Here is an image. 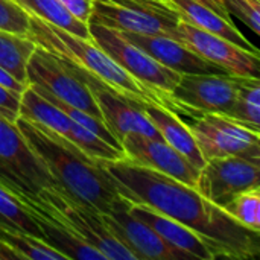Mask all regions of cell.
<instances>
[{
    "label": "cell",
    "mask_w": 260,
    "mask_h": 260,
    "mask_svg": "<svg viewBox=\"0 0 260 260\" xmlns=\"http://www.w3.org/2000/svg\"><path fill=\"white\" fill-rule=\"evenodd\" d=\"M168 3L177 11L181 20L193 24L195 27H200L206 32H210L213 35L222 37L244 49L259 52L257 47H254L244 34L235 26V23L229 18H224L213 9L195 2V0H168Z\"/></svg>",
    "instance_id": "cell-19"
},
{
    "label": "cell",
    "mask_w": 260,
    "mask_h": 260,
    "mask_svg": "<svg viewBox=\"0 0 260 260\" xmlns=\"http://www.w3.org/2000/svg\"><path fill=\"white\" fill-rule=\"evenodd\" d=\"M20 98V94L0 85V114L11 122H15V119L18 117Z\"/></svg>",
    "instance_id": "cell-30"
},
{
    "label": "cell",
    "mask_w": 260,
    "mask_h": 260,
    "mask_svg": "<svg viewBox=\"0 0 260 260\" xmlns=\"http://www.w3.org/2000/svg\"><path fill=\"white\" fill-rule=\"evenodd\" d=\"M37 44L27 35H18L0 29V67L14 79L27 85L26 66Z\"/></svg>",
    "instance_id": "cell-21"
},
{
    "label": "cell",
    "mask_w": 260,
    "mask_h": 260,
    "mask_svg": "<svg viewBox=\"0 0 260 260\" xmlns=\"http://www.w3.org/2000/svg\"><path fill=\"white\" fill-rule=\"evenodd\" d=\"M0 225L20 230L40 239V229L23 203L0 183Z\"/></svg>",
    "instance_id": "cell-24"
},
{
    "label": "cell",
    "mask_w": 260,
    "mask_h": 260,
    "mask_svg": "<svg viewBox=\"0 0 260 260\" xmlns=\"http://www.w3.org/2000/svg\"><path fill=\"white\" fill-rule=\"evenodd\" d=\"M171 38L180 41L206 61L224 69L229 75L259 78V52L244 49L222 37L195 27L181 18Z\"/></svg>",
    "instance_id": "cell-11"
},
{
    "label": "cell",
    "mask_w": 260,
    "mask_h": 260,
    "mask_svg": "<svg viewBox=\"0 0 260 260\" xmlns=\"http://www.w3.org/2000/svg\"><path fill=\"white\" fill-rule=\"evenodd\" d=\"M128 210L131 215H134L146 225H149L165 242L189 254L192 259H218L215 250L193 230L163 215L161 212L152 209L151 206H146L143 203H133Z\"/></svg>",
    "instance_id": "cell-17"
},
{
    "label": "cell",
    "mask_w": 260,
    "mask_h": 260,
    "mask_svg": "<svg viewBox=\"0 0 260 260\" xmlns=\"http://www.w3.org/2000/svg\"><path fill=\"white\" fill-rule=\"evenodd\" d=\"M102 163L128 201L151 206L193 230L215 250L218 259L247 260L259 256L260 232L239 224L195 187L128 158Z\"/></svg>",
    "instance_id": "cell-1"
},
{
    "label": "cell",
    "mask_w": 260,
    "mask_h": 260,
    "mask_svg": "<svg viewBox=\"0 0 260 260\" xmlns=\"http://www.w3.org/2000/svg\"><path fill=\"white\" fill-rule=\"evenodd\" d=\"M128 209L102 215L114 236L136 256V260L192 259L189 254L165 242L149 225L131 215Z\"/></svg>",
    "instance_id": "cell-15"
},
{
    "label": "cell",
    "mask_w": 260,
    "mask_h": 260,
    "mask_svg": "<svg viewBox=\"0 0 260 260\" xmlns=\"http://www.w3.org/2000/svg\"><path fill=\"white\" fill-rule=\"evenodd\" d=\"M0 183L9 190L35 197L56 187L52 175L30 149L15 122L0 114Z\"/></svg>",
    "instance_id": "cell-4"
},
{
    "label": "cell",
    "mask_w": 260,
    "mask_h": 260,
    "mask_svg": "<svg viewBox=\"0 0 260 260\" xmlns=\"http://www.w3.org/2000/svg\"><path fill=\"white\" fill-rule=\"evenodd\" d=\"M195 2H198V3H201V5H204V6L213 9L215 12H218V14L222 15L224 18L232 20V18H230V14L227 12V9H225V6H224V0H195Z\"/></svg>",
    "instance_id": "cell-33"
},
{
    "label": "cell",
    "mask_w": 260,
    "mask_h": 260,
    "mask_svg": "<svg viewBox=\"0 0 260 260\" xmlns=\"http://www.w3.org/2000/svg\"><path fill=\"white\" fill-rule=\"evenodd\" d=\"M178 20L177 11L165 12L142 6H120L108 0H93L88 23H96L117 32L172 37Z\"/></svg>",
    "instance_id": "cell-13"
},
{
    "label": "cell",
    "mask_w": 260,
    "mask_h": 260,
    "mask_svg": "<svg viewBox=\"0 0 260 260\" xmlns=\"http://www.w3.org/2000/svg\"><path fill=\"white\" fill-rule=\"evenodd\" d=\"M67 11L76 17L79 21L88 23L90 14H91V6H93V0H59Z\"/></svg>",
    "instance_id": "cell-31"
},
{
    "label": "cell",
    "mask_w": 260,
    "mask_h": 260,
    "mask_svg": "<svg viewBox=\"0 0 260 260\" xmlns=\"http://www.w3.org/2000/svg\"><path fill=\"white\" fill-rule=\"evenodd\" d=\"M38 197L53 206L73 232L101 251L105 260H136V256L114 236L101 212L73 201L56 187L43 189Z\"/></svg>",
    "instance_id": "cell-10"
},
{
    "label": "cell",
    "mask_w": 260,
    "mask_h": 260,
    "mask_svg": "<svg viewBox=\"0 0 260 260\" xmlns=\"http://www.w3.org/2000/svg\"><path fill=\"white\" fill-rule=\"evenodd\" d=\"M18 116L32 123L43 125L64 139H67L73 123V120L66 113H62L58 107L37 93L30 85H27L21 93Z\"/></svg>",
    "instance_id": "cell-20"
},
{
    "label": "cell",
    "mask_w": 260,
    "mask_h": 260,
    "mask_svg": "<svg viewBox=\"0 0 260 260\" xmlns=\"http://www.w3.org/2000/svg\"><path fill=\"white\" fill-rule=\"evenodd\" d=\"M66 61L90 90L101 111L102 120L105 122L108 129L116 136L119 143L123 139V136L128 133H137L151 139H161L158 129L140 107V102L145 101L134 99L131 96L119 93L117 90H114L111 85H108L107 82H104L101 78L94 76L88 70L82 69L81 66L69 59Z\"/></svg>",
    "instance_id": "cell-6"
},
{
    "label": "cell",
    "mask_w": 260,
    "mask_h": 260,
    "mask_svg": "<svg viewBox=\"0 0 260 260\" xmlns=\"http://www.w3.org/2000/svg\"><path fill=\"white\" fill-rule=\"evenodd\" d=\"M27 37L35 41L37 46L88 70L119 93L149 104L161 105L180 116V108L169 94L158 93L134 79L93 40H84L81 37L72 35L35 15H30L29 18Z\"/></svg>",
    "instance_id": "cell-3"
},
{
    "label": "cell",
    "mask_w": 260,
    "mask_h": 260,
    "mask_svg": "<svg viewBox=\"0 0 260 260\" xmlns=\"http://www.w3.org/2000/svg\"><path fill=\"white\" fill-rule=\"evenodd\" d=\"M30 14L24 11L15 0H0V29L27 35Z\"/></svg>",
    "instance_id": "cell-28"
},
{
    "label": "cell",
    "mask_w": 260,
    "mask_h": 260,
    "mask_svg": "<svg viewBox=\"0 0 260 260\" xmlns=\"http://www.w3.org/2000/svg\"><path fill=\"white\" fill-rule=\"evenodd\" d=\"M67 140L72 142L76 148H79L85 155L101 160V161H113V160H120L125 158V152L122 149H117L84 128L82 125L73 122L67 136Z\"/></svg>",
    "instance_id": "cell-26"
},
{
    "label": "cell",
    "mask_w": 260,
    "mask_h": 260,
    "mask_svg": "<svg viewBox=\"0 0 260 260\" xmlns=\"http://www.w3.org/2000/svg\"><path fill=\"white\" fill-rule=\"evenodd\" d=\"M140 107L145 111V114L151 119V122L155 125L161 139L168 145L178 151L195 168L201 169L206 165V160L193 139V134L189 129V125L183 122L178 114L172 113L171 110L161 105L149 102H140Z\"/></svg>",
    "instance_id": "cell-18"
},
{
    "label": "cell",
    "mask_w": 260,
    "mask_h": 260,
    "mask_svg": "<svg viewBox=\"0 0 260 260\" xmlns=\"http://www.w3.org/2000/svg\"><path fill=\"white\" fill-rule=\"evenodd\" d=\"M204 160L238 155L260 161V133L219 113H204L187 123Z\"/></svg>",
    "instance_id": "cell-5"
},
{
    "label": "cell",
    "mask_w": 260,
    "mask_h": 260,
    "mask_svg": "<svg viewBox=\"0 0 260 260\" xmlns=\"http://www.w3.org/2000/svg\"><path fill=\"white\" fill-rule=\"evenodd\" d=\"M26 79L27 85L40 87L55 98L102 119L90 90L61 56L37 46L26 66Z\"/></svg>",
    "instance_id": "cell-9"
},
{
    "label": "cell",
    "mask_w": 260,
    "mask_h": 260,
    "mask_svg": "<svg viewBox=\"0 0 260 260\" xmlns=\"http://www.w3.org/2000/svg\"><path fill=\"white\" fill-rule=\"evenodd\" d=\"M15 125L64 195L101 213H113L131 206L101 160L85 155L72 142L43 125L20 116Z\"/></svg>",
    "instance_id": "cell-2"
},
{
    "label": "cell",
    "mask_w": 260,
    "mask_h": 260,
    "mask_svg": "<svg viewBox=\"0 0 260 260\" xmlns=\"http://www.w3.org/2000/svg\"><path fill=\"white\" fill-rule=\"evenodd\" d=\"M0 85H3L5 88H8V90H11V91H14V93H17V94H20L21 96V93L24 91V88L27 87V85H23L21 82H18L17 79H14L6 70H3L2 67H0Z\"/></svg>",
    "instance_id": "cell-32"
},
{
    "label": "cell",
    "mask_w": 260,
    "mask_h": 260,
    "mask_svg": "<svg viewBox=\"0 0 260 260\" xmlns=\"http://www.w3.org/2000/svg\"><path fill=\"white\" fill-rule=\"evenodd\" d=\"M244 76L229 73H186L169 93L180 114L193 119L204 113L229 114L236 102Z\"/></svg>",
    "instance_id": "cell-8"
},
{
    "label": "cell",
    "mask_w": 260,
    "mask_h": 260,
    "mask_svg": "<svg viewBox=\"0 0 260 260\" xmlns=\"http://www.w3.org/2000/svg\"><path fill=\"white\" fill-rule=\"evenodd\" d=\"M0 242H3L17 259L66 260L61 253L44 244L41 239L6 225H0Z\"/></svg>",
    "instance_id": "cell-23"
},
{
    "label": "cell",
    "mask_w": 260,
    "mask_h": 260,
    "mask_svg": "<svg viewBox=\"0 0 260 260\" xmlns=\"http://www.w3.org/2000/svg\"><path fill=\"white\" fill-rule=\"evenodd\" d=\"M88 30L91 40L143 85L158 93L169 94L178 84L181 73L157 62L143 49L126 40L120 32L96 23H88Z\"/></svg>",
    "instance_id": "cell-7"
},
{
    "label": "cell",
    "mask_w": 260,
    "mask_h": 260,
    "mask_svg": "<svg viewBox=\"0 0 260 260\" xmlns=\"http://www.w3.org/2000/svg\"><path fill=\"white\" fill-rule=\"evenodd\" d=\"M260 81L259 78L244 76L235 105L227 116L248 125L253 129L260 126Z\"/></svg>",
    "instance_id": "cell-25"
},
{
    "label": "cell",
    "mask_w": 260,
    "mask_h": 260,
    "mask_svg": "<svg viewBox=\"0 0 260 260\" xmlns=\"http://www.w3.org/2000/svg\"><path fill=\"white\" fill-rule=\"evenodd\" d=\"M125 158L161 172L190 187H197L200 169L186 160L163 139H151L137 133H128L120 140Z\"/></svg>",
    "instance_id": "cell-14"
},
{
    "label": "cell",
    "mask_w": 260,
    "mask_h": 260,
    "mask_svg": "<svg viewBox=\"0 0 260 260\" xmlns=\"http://www.w3.org/2000/svg\"><path fill=\"white\" fill-rule=\"evenodd\" d=\"M140 3H145V5H149V6H154V8H158V9H171L172 6L163 0H137Z\"/></svg>",
    "instance_id": "cell-34"
},
{
    "label": "cell",
    "mask_w": 260,
    "mask_h": 260,
    "mask_svg": "<svg viewBox=\"0 0 260 260\" xmlns=\"http://www.w3.org/2000/svg\"><path fill=\"white\" fill-rule=\"evenodd\" d=\"M222 209L244 227L260 232V187L238 193Z\"/></svg>",
    "instance_id": "cell-27"
},
{
    "label": "cell",
    "mask_w": 260,
    "mask_h": 260,
    "mask_svg": "<svg viewBox=\"0 0 260 260\" xmlns=\"http://www.w3.org/2000/svg\"><path fill=\"white\" fill-rule=\"evenodd\" d=\"M259 166L260 161L238 155L210 158L200 169L195 189L213 204L224 207L238 193L260 187Z\"/></svg>",
    "instance_id": "cell-12"
},
{
    "label": "cell",
    "mask_w": 260,
    "mask_h": 260,
    "mask_svg": "<svg viewBox=\"0 0 260 260\" xmlns=\"http://www.w3.org/2000/svg\"><path fill=\"white\" fill-rule=\"evenodd\" d=\"M229 14L239 17L256 35L260 34V0H224Z\"/></svg>",
    "instance_id": "cell-29"
},
{
    "label": "cell",
    "mask_w": 260,
    "mask_h": 260,
    "mask_svg": "<svg viewBox=\"0 0 260 260\" xmlns=\"http://www.w3.org/2000/svg\"><path fill=\"white\" fill-rule=\"evenodd\" d=\"M15 2L30 15H35L53 26H58L72 35L81 37L84 40H91L88 23L79 21L76 17H73L59 0H15Z\"/></svg>",
    "instance_id": "cell-22"
},
{
    "label": "cell",
    "mask_w": 260,
    "mask_h": 260,
    "mask_svg": "<svg viewBox=\"0 0 260 260\" xmlns=\"http://www.w3.org/2000/svg\"><path fill=\"white\" fill-rule=\"evenodd\" d=\"M126 40L143 49L151 58L165 67L181 75L186 73H227L224 69L206 61L180 41L158 34H134L120 32Z\"/></svg>",
    "instance_id": "cell-16"
},
{
    "label": "cell",
    "mask_w": 260,
    "mask_h": 260,
    "mask_svg": "<svg viewBox=\"0 0 260 260\" xmlns=\"http://www.w3.org/2000/svg\"><path fill=\"white\" fill-rule=\"evenodd\" d=\"M163 2H166V3H168V0H163Z\"/></svg>",
    "instance_id": "cell-35"
}]
</instances>
